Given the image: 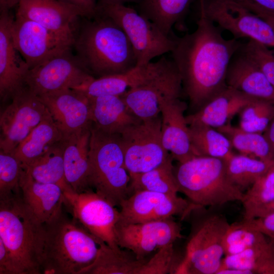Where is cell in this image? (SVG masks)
Segmentation results:
<instances>
[{
  "label": "cell",
  "instance_id": "6da1fadb",
  "mask_svg": "<svg viewBox=\"0 0 274 274\" xmlns=\"http://www.w3.org/2000/svg\"><path fill=\"white\" fill-rule=\"evenodd\" d=\"M176 39L172 59L191 105L199 109L227 86L230 62L242 44L224 38L219 27L200 13L196 29Z\"/></svg>",
  "mask_w": 274,
  "mask_h": 274
},
{
  "label": "cell",
  "instance_id": "7a4b0ae2",
  "mask_svg": "<svg viewBox=\"0 0 274 274\" xmlns=\"http://www.w3.org/2000/svg\"><path fill=\"white\" fill-rule=\"evenodd\" d=\"M73 48L85 71L94 78L121 74L136 66L127 36L114 21L97 14L84 18L75 32Z\"/></svg>",
  "mask_w": 274,
  "mask_h": 274
},
{
  "label": "cell",
  "instance_id": "3957f363",
  "mask_svg": "<svg viewBox=\"0 0 274 274\" xmlns=\"http://www.w3.org/2000/svg\"><path fill=\"white\" fill-rule=\"evenodd\" d=\"M63 211L43 224L41 273L80 274L94 261L102 242Z\"/></svg>",
  "mask_w": 274,
  "mask_h": 274
},
{
  "label": "cell",
  "instance_id": "277c9868",
  "mask_svg": "<svg viewBox=\"0 0 274 274\" xmlns=\"http://www.w3.org/2000/svg\"><path fill=\"white\" fill-rule=\"evenodd\" d=\"M43 225L24 208L20 196L0 200V239L14 274H41Z\"/></svg>",
  "mask_w": 274,
  "mask_h": 274
},
{
  "label": "cell",
  "instance_id": "5b68a950",
  "mask_svg": "<svg viewBox=\"0 0 274 274\" xmlns=\"http://www.w3.org/2000/svg\"><path fill=\"white\" fill-rule=\"evenodd\" d=\"M175 174L179 192L199 208L242 200L243 191L228 179L223 159L195 156L179 163Z\"/></svg>",
  "mask_w": 274,
  "mask_h": 274
},
{
  "label": "cell",
  "instance_id": "8992f818",
  "mask_svg": "<svg viewBox=\"0 0 274 274\" xmlns=\"http://www.w3.org/2000/svg\"><path fill=\"white\" fill-rule=\"evenodd\" d=\"M90 187L115 206L129 196L130 177L125 164L120 134L93 124L89 151Z\"/></svg>",
  "mask_w": 274,
  "mask_h": 274
},
{
  "label": "cell",
  "instance_id": "52a82bcc",
  "mask_svg": "<svg viewBox=\"0 0 274 274\" xmlns=\"http://www.w3.org/2000/svg\"><path fill=\"white\" fill-rule=\"evenodd\" d=\"M97 11L123 30L133 50L136 66L146 65L154 58L174 48L175 39L163 33L154 23L125 4L97 3Z\"/></svg>",
  "mask_w": 274,
  "mask_h": 274
},
{
  "label": "cell",
  "instance_id": "ba28073f",
  "mask_svg": "<svg viewBox=\"0 0 274 274\" xmlns=\"http://www.w3.org/2000/svg\"><path fill=\"white\" fill-rule=\"evenodd\" d=\"M182 89L180 73L172 59L162 56L155 72L141 84L130 88L120 95L127 108L141 120L159 116L162 99L179 97Z\"/></svg>",
  "mask_w": 274,
  "mask_h": 274
},
{
  "label": "cell",
  "instance_id": "9c48e42d",
  "mask_svg": "<svg viewBox=\"0 0 274 274\" xmlns=\"http://www.w3.org/2000/svg\"><path fill=\"white\" fill-rule=\"evenodd\" d=\"M230 224L221 215H212L193 232L175 273L216 274L224 255L223 241Z\"/></svg>",
  "mask_w": 274,
  "mask_h": 274
},
{
  "label": "cell",
  "instance_id": "30bf717a",
  "mask_svg": "<svg viewBox=\"0 0 274 274\" xmlns=\"http://www.w3.org/2000/svg\"><path fill=\"white\" fill-rule=\"evenodd\" d=\"M119 134L129 175L151 170L171 156L163 145L159 116L131 124Z\"/></svg>",
  "mask_w": 274,
  "mask_h": 274
},
{
  "label": "cell",
  "instance_id": "8fae6325",
  "mask_svg": "<svg viewBox=\"0 0 274 274\" xmlns=\"http://www.w3.org/2000/svg\"><path fill=\"white\" fill-rule=\"evenodd\" d=\"M64 207L88 231L110 247L117 248L115 229L120 211L93 190L64 192Z\"/></svg>",
  "mask_w": 274,
  "mask_h": 274
},
{
  "label": "cell",
  "instance_id": "7c38bea8",
  "mask_svg": "<svg viewBox=\"0 0 274 274\" xmlns=\"http://www.w3.org/2000/svg\"><path fill=\"white\" fill-rule=\"evenodd\" d=\"M200 13L234 39L247 38L268 47H274L270 25L236 0H199Z\"/></svg>",
  "mask_w": 274,
  "mask_h": 274
},
{
  "label": "cell",
  "instance_id": "4fadbf2b",
  "mask_svg": "<svg viewBox=\"0 0 274 274\" xmlns=\"http://www.w3.org/2000/svg\"><path fill=\"white\" fill-rule=\"evenodd\" d=\"M72 50H65L29 70L25 78V86L40 96L74 89L93 78Z\"/></svg>",
  "mask_w": 274,
  "mask_h": 274
},
{
  "label": "cell",
  "instance_id": "5bb4252c",
  "mask_svg": "<svg viewBox=\"0 0 274 274\" xmlns=\"http://www.w3.org/2000/svg\"><path fill=\"white\" fill-rule=\"evenodd\" d=\"M14 45L29 70L49 58L73 48L74 36L54 32L41 24L15 15L11 27Z\"/></svg>",
  "mask_w": 274,
  "mask_h": 274
},
{
  "label": "cell",
  "instance_id": "9a60e30c",
  "mask_svg": "<svg viewBox=\"0 0 274 274\" xmlns=\"http://www.w3.org/2000/svg\"><path fill=\"white\" fill-rule=\"evenodd\" d=\"M48 113L38 96L25 87L1 114L0 151L12 154Z\"/></svg>",
  "mask_w": 274,
  "mask_h": 274
},
{
  "label": "cell",
  "instance_id": "2e32d148",
  "mask_svg": "<svg viewBox=\"0 0 274 274\" xmlns=\"http://www.w3.org/2000/svg\"><path fill=\"white\" fill-rule=\"evenodd\" d=\"M119 222L136 223L172 218L174 216L185 218L192 211L199 208L189 200L149 191L132 193L120 205Z\"/></svg>",
  "mask_w": 274,
  "mask_h": 274
},
{
  "label": "cell",
  "instance_id": "e0dca14e",
  "mask_svg": "<svg viewBox=\"0 0 274 274\" xmlns=\"http://www.w3.org/2000/svg\"><path fill=\"white\" fill-rule=\"evenodd\" d=\"M181 225L172 218L136 223H117L118 246L144 259L151 252L182 237Z\"/></svg>",
  "mask_w": 274,
  "mask_h": 274
},
{
  "label": "cell",
  "instance_id": "ac0fdd59",
  "mask_svg": "<svg viewBox=\"0 0 274 274\" xmlns=\"http://www.w3.org/2000/svg\"><path fill=\"white\" fill-rule=\"evenodd\" d=\"M14 19L10 11L0 15V97L3 102L12 98L25 88L29 67L15 48L11 35Z\"/></svg>",
  "mask_w": 274,
  "mask_h": 274
},
{
  "label": "cell",
  "instance_id": "d6986e66",
  "mask_svg": "<svg viewBox=\"0 0 274 274\" xmlns=\"http://www.w3.org/2000/svg\"><path fill=\"white\" fill-rule=\"evenodd\" d=\"M38 97L48 109L64 138L92 124L89 99L76 90L66 89Z\"/></svg>",
  "mask_w": 274,
  "mask_h": 274
},
{
  "label": "cell",
  "instance_id": "ffe728a7",
  "mask_svg": "<svg viewBox=\"0 0 274 274\" xmlns=\"http://www.w3.org/2000/svg\"><path fill=\"white\" fill-rule=\"evenodd\" d=\"M16 15L65 36H74V22L79 17L86 18L81 9L66 0H20Z\"/></svg>",
  "mask_w": 274,
  "mask_h": 274
},
{
  "label": "cell",
  "instance_id": "44dd1931",
  "mask_svg": "<svg viewBox=\"0 0 274 274\" xmlns=\"http://www.w3.org/2000/svg\"><path fill=\"white\" fill-rule=\"evenodd\" d=\"M186 107L177 96L166 97L160 104L163 145L179 163L198 156L193 148L189 127L184 114Z\"/></svg>",
  "mask_w": 274,
  "mask_h": 274
},
{
  "label": "cell",
  "instance_id": "7402d4cb",
  "mask_svg": "<svg viewBox=\"0 0 274 274\" xmlns=\"http://www.w3.org/2000/svg\"><path fill=\"white\" fill-rule=\"evenodd\" d=\"M62 189L52 184L38 182L25 169L21 182V202L30 216L43 225L57 217L63 210Z\"/></svg>",
  "mask_w": 274,
  "mask_h": 274
},
{
  "label": "cell",
  "instance_id": "603a6c76",
  "mask_svg": "<svg viewBox=\"0 0 274 274\" xmlns=\"http://www.w3.org/2000/svg\"><path fill=\"white\" fill-rule=\"evenodd\" d=\"M241 47L240 52L238 50L235 53L228 66L227 85L249 96L274 103V86Z\"/></svg>",
  "mask_w": 274,
  "mask_h": 274
},
{
  "label": "cell",
  "instance_id": "cb8c5ba5",
  "mask_svg": "<svg viewBox=\"0 0 274 274\" xmlns=\"http://www.w3.org/2000/svg\"><path fill=\"white\" fill-rule=\"evenodd\" d=\"M255 99L227 86L195 113L186 116L187 123L188 126L205 125L218 129L229 123Z\"/></svg>",
  "mask_w": 274,
  "mask_h": 274
},
{
  "label": "cell",
  "instance_id": "d4e9b609",
  "mask_svg": "<svg viewBox=\"0 0 274 274\" xmlns=\"http://www.w3.org/2000/svg\"><path fill=\"white\" fill-rule=\"evenodd\" d=\"M91 126L92 125L64 139L65 178L76 193L92 190L89 183V151Z\"/></svg>",
  "mask_w": 274,
  "mask_h": 274
},
{
  "label": "cell",
  "instance_id": "484cf974",
  "mask_svg": "<svg viewBox=\"0 0 274 274\" xmlns=\"http://www.w3.org/2000/svg\"><path fill=\"white\" fill-rule=\"evenodd\" d=\"M88 99L92 124L103 131L119 134L127 126L141 121L130 113L121 96L104 95Z\"/></svg>",
  "mask_w": 274,
  "mask_h": 274
},
{
  "label": "cell",
  "instance_id": "4316f807",
  "mask_svg": "<svg viewBox=\"0 0 274 274\" xmlns=\"http://www.w3.org/2000/svg\"><path fill=\"white\" fill-rule=\"evenodd\" d=\"M64 135L50 113L31 131L12 153L25 168L55 143L64 139Z\"/></svg>",
  "mask_w": 274,
  "mask_h": 274
},
{
  "label": "cell",
  "instance_id": "83f0119b",
  "mask_svg": "<svg viewBox=\"0 0 274 274\" xmlns=\"http://www.w3.org/2000/svg\"><path fill=\"white\" fill-rule=\"evenodd\" d=\"M64 139L49 148L24 169L35 181L59 186L63 192H74L67 183L64 167Z\"/></svg>",
  "mask_w": 274,
  "mask_h": 274
},
{
  "label": "cell",
  "instance_id": "f1b7e54d",
  "mask_svg": "<svg viewBox=\"0 0 274 274\" xmlns=\"http://www.w3.org/2000/svg\"><path fill=\"white\" fill-rule=\"evenodd\" d=\"M146 260L138 259L128 250L113 248L102 242L94 261L80 274H138Z\"/></svg>",
  "mask_w": 274,
  "mask_h": 274
},
{
  "label": "cell",
  "instance_id": "f546056e",
  "mask_svg": "<svg viewBox=\"0 0 274 274\" xmlns=\"http://www.w3.org/2000/svg\"><path fill=\"white\" fill-rule=\"evenodd\" d=\"M229 269L241 270L244 274H274V239L225 256L219 270Z\"/></svg>",
  "mask_w": 274,
  "mask_h": 274
},
{
  "label": "cell",
  "instance_id": "4dcf8cb0",
  "mask_svg": "<svg viewBox=\"0 0 274 274\" xmlns=\"http://www.w3.org/2000/svg\"><path fill=\"white\" fill-rule=\"evenodd\" d=\"M172 155L163 163L148 171L130 174L129 195L140 191H149L172 195L179 192Z\"/></svg>",
  "mask_w": 274,
  "mask_h": 274
},
{
  "label": "cell",
  "instance_id": "1f68e13d",
  "mask_svg": "<svg viewBox=\"0 0 274 274\" xmlns=\"http://www.w3.org/2000/svg\"><path fill=\"white\" fill-rule=\"evenodd\" d=\"M192 1L142 0L137 11L170 36L173 26L183 17Z\"/></svg>",
  "mask_w": 274,
  "mask_h": 274
},
{
  "label": "cell",
  "instance_id": "d6a6232c",
  "mask_svg": "<svg viewBox=\"0 0 274 274\" xmlns=\"http://www.w3.org/2000/svg\"><path fill=\"white\" fill-rule=\"evenodd\" d=\"M226 169L230 182L242 191L267 174L273 162H267L249 156L233 154L225 160Z\"/></svg>",
  "mask_w": 274,
  "mask_h": 274
},
{
  "label": "cell",
  "instance_id": "836d02e7",
  "mask_svg": "<svg viewBox=\"0 0 274 274\" xmlns=\"http://www.w3.org/2000/svg\"><path fill=\"white\" fill-rule=\"evenodd\" d=\"M189 127L191 144L197 155L226 160L234 154L228 138L217 129L205 125Z\"/></svg>",
  "mask_w": 274,
  "mask_h": 274
},
{
  "label": "cell",
  "instance_id": "e575fe53",
  "mask_svg": "<svg viewBox=\"0 0 274 274\" xmlns=\"http://www.w3.org/2000/svg\"><path fill=\"white\" fill-rule=\"evenodd\" d=\"M230 141L233 148L241 154L273 162L274 156L263 134L245 131L230 123L217 129Z\"/></svg>",
  "mask_w": 274,
  "mask_h": 274
},
{
  "label": "cell",
  "instance_id": "d590c367",
  "mask_svg": "<svg viewBox=\"0 0 274 274\" xmlns=\"http://www.w3.org/2000/svg\"><path fill=\"white\" fill-rule=\"evenodd\" d=\"M25 169L13 154L0 151V200L21 195Z\"/></svg>",
  "mask_w": 274,
  "mask_h": 274
},
{
  "label": "cell",
  "instance_id": "8d00e7d4",
  "mask_svg": "<svg viewBox=\"0 0 274 274\" xmlns=\"http://www.w3.org/2000/svg\"><path fill=\"white\" fill-rule=\"evenodd\" d=\"M239 127L248 132H264L274 118V103L255 99L239 112Z\"/></svg>",
  "mask_w": 274,
  "mask_h": 274
},
{
  "label": "cell",
  "instance_id": "74e56055",
  "mask_svg": "<svg viewBox=\"0 0 274 274\" xmlns=\"http://www.w3.org/2000/svg\"><path fill=\"white\" fill-rule=\"evenodd\" d=\"M265 235L243 226L239 222L230 224L223 241L224 255L239 253L266 242Z\"/></svg>",
  "mask_w": 274,
  "mask_h": 274
},
{
  "label": "cell",
  "instance_id": "f35d334b",
  "mask_svg": "<svg viewBox=\"0 0 274 274\" xmlns=\"http://www.w3.org/2000/svg\"><path fill=\"white\" fill-rule=\"evenodd\" d=\"M274 199V172L269 170L250 186L241 201L244 216Z\"/></svg>",
  "mask_w": 274,
  "mask_h": 274
},
{
  "label": "cell",
  "instance_id": "ab89813d",
  "mask_svg": "<svg viewBox=\"0 0 274 274\" xmlns=\"http://www.w3.org/2000/svg\"><path fill=\"white\" fill-rule=\"evenodd\" d=\"M180 262H177L173 244L158 249L140 268L138 274L175 273Z\"/></svg>",
  "mask_w": 274,
  "mask_h": 274
},
{
  "label": "cell",
  "instance_id": "60d3db41",
  "mask_svg": "<svg viewBox=\"0 0 274 274\" xmlns=\"http://www.w3.org/2000/svg\"><path fill=\"white\" fill-rule=\"evenodd\" d=\"M243 51L259 67L274 86V52L269 47L253 40L242 46Z\"/></svg>",
  "mask_w": 274,
  "mask_h": 274
},
{
  "label": "cell",
  "instance_id": "b9f144b4",
  "mask_svg": "<svg viewBox=\"0 0 274 274\" xmlns=\"http://www.w3.org/2000/svg\"><path fill=\"white\" fill-rule=\"evenodd\" d=\"M243 226L274 239V212L239 222Z\"/></svg>",
  "mask_w": 274,
  "mask_h": 274
},
{
  "label": "cell",
  "instance_id": "7bdbcfd3",
  "mask_svg": "<svg viewBox=\"0 0 274 274\" xmlns=\"http://www.w3.org/2000/svg\"><path fill=\"white\" fill-rule=\"evenodd\" d=\"M251 12L260 10L274 13V0H236Z\"/></svg>",
  "mask_w": 274,
  "mask_h": 274
},
{
  "label": "cell",
  "instance_id": "ee69618b",
  "mask_svg": "<svg viewBox=\"0 0 274 274\" xmlns=\"http://www.w3.org/2000/svg\"><path fill=\"white\" fill-rule=\"evenodd\" d=\"M81 9L86 18L92 19L97 15V3L95 0H66Z\"/></svg>",
  "mask_w": 274,
  "mask_h": 274
},
{
  "label": "cell",
  "instance_id": "f6af8a7d",
  "mask_svg": "<svg viewBox=\"0 0 274 274\" xmlns=\"http://www.w3.org/2000/svg\"><path fill=\"white\" fill-rule=\"evenodd\" d=\"M0 274H14V270L9 253L0 239Z\"/></svg>",
  "mask_w": 274,
  "mask_h": 274
},
{
  "label": "cell",
  "instance_id": "bcb514c9",
  "mask_svg": "<svg viewBox=\"0 0 274 274\" xmlns=\"http://www.w3.org/2000/svg\"><path fill=\"white\" fill-rule=\"evenodd\" d=\"M274 212V199L252 210L244 216V219L247 220L265 215Z\"/></svg>",
  "mask_w": 274,
  "mask_h": 274
},
{
  "label": "cell",
  "instance_id": "7dc6e473",
  "mask_svg": "<svg viewBox=\"0 0 274 274\" xmlns=\"http://www.w3.org/2000/svg\"><path fill=\"white\" fill-rule=\"evenodd\" d=\"M263 135L266 139L274 156V118L270 121L264 131Z\"/></svg>",
  "mask_w": 274,
  "mask_h": 274
},
{
  "label": "cell",
  "instance_id": "c3c4849f",
  "mask_svg": "<svg viewBox=\"0 0 274 274\" xmlns=\"http://www.w3.org/2000/svg\"><path fill=\"white\" fill-rule=\"evenodd\" d=\"M252 12L263 19L270 25L274 36V13L260 10H256Z\"/></svg>",
  "mask_w": 274,
  "mask_h": 274
},
{
  "label": "cell",
  "instance_id": "681fc988",
  "mask_svg": "<svg viewBox=\"0 0 274 274\" xmlns=\"http://www.w3.org/2000/svg\"><path fill=\"white\" fill-rule=\"evenodd\" d=\"M20 0H0V11H10L17 6Z\"/></svg>",
  "mask_w": 274,
  "mask_h": 274
},
{
  "label": "cell",
  "instance_id": "f907efd6",
  "mask_svg": "<svg viewBox=\"0 0 274 274\" xmlns=\"http://www.w3.org/2000/svg\"><path fill=\"white\" fill-rule=\"evenodd\" d=\"M142 0H99L97 3L100 4H125L127 3H139Z\"/></svg>",
  "mask_w": 274,
  "mask_h": 274
},
{
  "label": "cell",
  "instance_id": "816d5d0a",
  "mask_svg": "<svg viewBox=\"0 0 274 274\" xmlns=\"http://www.w3.org/2000/svg\"><path fill=\"white\" fill-rule=\"evenodd\" d=\"M269 170L274 172V161L273 162L271 168Z\"/></svg>",
  "mask_w": 274,
  "mask_h": 274
}]
</instances>
